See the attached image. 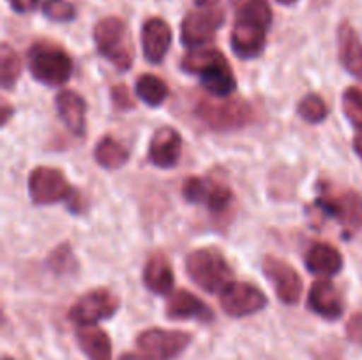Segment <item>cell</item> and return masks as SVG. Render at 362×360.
I'll return each mask as SVG.
<instances>
[{
    "instance_id": "cell-1",
    "label": "cell",
    "mask_w": 362,
    "mask_h": 360,
    "mask_svg": "<svg viewBox=\"0 0 362 360\" xmlns=\"http://www.w3.org/2000/svg\"><path fill=\"white\" fill-rule=\"evenodd\" d=\"M272 11L267 0H240L232 28V49L239 59L251 60L262 55L267 42Z\"/></svg>"
},
{
    "instance_id": "cell-2",
    "label": "cell",
    "mask_w": 362,
    "mask_h": 360,
    "mask_svg": "<svg viewBox=\"0 0 362 360\" xmlns=\"http://www.w3.org/2000/svg\"><path fill=\"white\" fill-rule=\"evenodd\" d=\"M186 73L200 76L202 85L212 97H230L237 81L228 60L216 48H198L187 53L180 62Z\"/></svg>"
},
{
    "instance_id": "cell-3",
    "label": "cell",
    "mask_w": 362,
    "mask_h": 360,
    "mask_svg": "<svg viewBox=\"0 0 362 360\" xmlns=\"http://www.w3.org/2000/svg\"><path fill=\"white\" fill-rule=\"evenodd\" d=\"M198 119L214 131H235L250 126L255 109L240 97H204L194 108Z\"/></svg>"
},
{
    "instance_id": "cell-4",
    "label": "cell",
    "mask_w": 362,
    "mask_h": 360,
    "mask_svg": "<svg viewBox=\"0 0 362 360\" xmlns=\"http://www.w3.org/2000/svg\"><path fill=\"white\" fill-rule=\"evenodd\" d=\"M186 272L191 281L209 293L221 292L232 282V267L218 247H200L187 254Z\"/></svg>"
},
{
    "instance_id": "cell-5",
    "label": "cell",
    "mask_w": 362,
    "mask_h": 360,
    "mask_svg": "<svg viewBox=\"0 0 362 360\" xmlns=\"http://www.w3.org/2000/svg\"><path fill=\"white\" fill-rule=\"evenodd\" d=\"M98 52L119 71L131 69L134 60V44L126 21L117 16H106L94 28Z\"/></svg>"
},
{
    "instance_id": "cell-6",
    "label": "cell",
    "mask_w": 362,
    "mask_h": 360,
    "mask_svg": "<svg viewBox=\"0 0 362 360\" xmlns=\"http://www.w3.org/2000/svg\"><path fill=\"white\" fill-rule=\"evenodd\" d=\"M28 69L32 76L48 87L64 85L73 74V60L66 49L53 42L41 41L30 46L27 53Z\"/></svg>"
},
{
    "instance_id": "cell-7",
    "label": "cell",
    "mask_w": 362,
    "mask_h": 360,
    "mask_svg": "<svg viewBox=\"0 0 362 360\" xmlns=\"http://www.w3.org/2000/svg\"><path fill=\"white\" fill-rule=\"evenodd\" d=\"M317 210L325 217L336 219L341 224L343 235L350 239L362 228V196L356 191L345 193H324L315 201Z\"/></svg>"
},
{
    "instance_id": "cell-8",
    "label": "cell",
    "mask_w": 362,
    "mask_h": 360,
    "mask_svg": "<svg viewBox=\"0 0 362 360\" xmlns=\"http://www.w3.org/2000/svg\"><path fill=\"white\" fill-rule=\"evenodd\" d=\"M28 193L35 205H52L57 201H69L76 198L73 187L60 169L49 166H37L28 176Z\"/></svg>"
},
{
    "instance_id": "cell-9",
    "label": "cell",
    "mask_w": 362,
    "mask_h": 360,
    "mask_svg": "<svg viewBox=\"0 0 362 360\" xmlns=\"http://www.w3.org/2000/svg\"><path fill=\"white\" fill-rule=\"evenodd\" d=\"M191 344V334L182 330L148 328L136 337V346L147 360H175Z\"/></svg>"
},
{
    "instance_id": "cell-10",
    "label": "cell",
    "mask_w": 362,
    "mask_h": 360,
    "mask_svg": "<svg viewBox=\"0 0 362 360\" xmlns=\"http://www.w3.org/2000/svg\"><path fill=\"white\" fill-rule=\"evenodd\" d=\"M225 23V7H198L187 13L180 25V41L187 48H200L211 41Z\"/></svg>"
},
{
    "instance_id": "cell-11",
    "label": "cell",
    "mask_w": 362,
    "mask_h": 360,
    "mask_svg": "<svg viewBox=\"0 0 362 360\" xmlns=\"http://www.w3.org/2000/svg\"><path fill=\"white\" fill-rule=\"evenodd\" d=\"M267 302L265 293L251 282L232 281L219 293V304L223 311L232 318H244L260 313L262 309H265Z\"/></svg>"
},
{
    "instance_id": "cell-12",
    "label": "cell",
    "mask_w": 362,
    "mask_h": 360,
    "mask_svg": "<svg viewBox=\"0 0 362 360\" xmlns=\"http://www.w3.org/2000/svg\"><path fill=\"white\" fill-rule=\"evenodd\" d=\"M120 300L113 292L106 288L92 289L73 304L69 309V320L78 327L95 325L101 320H108L119 311Z\"/></svg>"
},
{
    "instance_id": "cell-13",
    "label": "cell",
    "mask_w": 362,
    "mask_h": 360,
    "mask_svg": "<svg viewBox=\"0 0 362 360\" xmlns=\"http://www.w3.org/2000/svg\"><path fill=\"white\" fill-rule=\"evenodd\" d=\"M182 196L189 203L205 205L212 212L228 210L233 200L228 184L216 180L214 176H189L182 186Z\"/></svg>"
},
{
    "instance_id": "cell-14",
    "label": "cell",
    "mask_w": 362,
    "mask_h": 360,
    "mask_svg": "<svg viewBox=\"0 0 362 360\" xmlns=\"http://www.w3.org/2000/svg\"><path fill=\"white\" fill-rule=\"evenodd\" d=\"M262 270L271 281L276 295L283 304L293 306L299 302L303 293V279L288 261L278 256H265L262 261Z\"/></svg>"
},
{
    "instance_id": "cell-15",
    "label": "cell",
    "mask_w": 362,
    "mask_h": 360,
    "mask_svg": "<svg viewBox=\"0 0 362 360\" xmlns=\"http://www.w3.org/2000/svg\"><path fill=\"white\" fill-rule=\"evenodd\" d=\"M308 307L324 320L334 321L343 316L345 302H343L341 293L338 292L334 282L329 281V279H318L310 289Z\"/></svg>"
},
{
    "instance_id": "cell-16",
    "label": "cell",
    "mask_w": 362,
    "mask_h": 360,
    "mask_svg": "<svg viewBox=\"0 0 362 360\" xmlns=\"http://www.w3.org/2000/svg\"><path fill=\"white\" fill-rule=\"evenodd\" d=\"M182 154V138L173 127L163 126L152 136L148 145V161L158 168H173Z\"/></svg>"
},
{
    "instance_id": "cell-17",
    "label": "cell",
    "mask_w": 362,
    "mask_h": 360,
    "mask_svg": "<svg viewBox=\"0 0 362 360\" xmlns=\"http://www.w3.org/2000/svg\"><path fill=\"white\" fill-rule=\"evenodd\" d=\"M165 314L170 320H198L204 323L214 320L211 307L187 289H177L170 295Z\"/></svg>"
},
{
    "instance_id": "cell-18",
    "label": "cell",
    "mask_w": 362,
    "mask_h": 360,
    "mask_svg": "<svg viewBox=\"0 0 362 360\" xmlns=\"http://www.w3.org/2000/svg\"><path fill=\"white\" fill-rule=\"evenodd\" d=\"M141 46L145 59L151 64H159L172 46V28L163 18H151L141 28Z\"/></svg>"
},
{
    "instance_id": "cell-19",
    "label": "cell",
    "mask_w": 362,
    "mask_h": 360,
    "mask_svg": "<svg viewBox=\"0 0 362 360\" xmlns=\"http://www.w3.org/2000/svg\"><path fill=\"white\" fill-rule=\"evenodd\" d=\"M57 112L60 120L66 124L67 129L76 136L85 133V116H87V104L83 97L74 90H62L55 97Z\"/></svg>"
},
{
    "instance_id": "cell-20",
    "label": "cell",
    "mask_w": 362,
    "mask_h": 360,
    "mask_svg": "<svg viewBox=\"0 0 362 360\" xmlns=\"http://www.w3.org/2000/svg\"><path fill=\"white\" fill-rule=\"evenodd\" d=\"M306 267L313 274L331 277L341 272L343 256L334 246L327 242H315L306 253Z\"/></svg>"
},
{
    "instance_id": "cell-21",
    "label": "cell",
    "mask_w": 362,
    "mask_h": 360,
    "mask_svg": "<svg viewBox=\"0 0 362 360\" xmlns=\"http://www.w3.org/2000/svg\"><path fill=\"white\" fill-rule=\"evenodd\" d=\"M144 284L158 295H168L173 288V268L163 253L152 254L144 268Z\"/></svg>"
},
{
    "instance_id": "cell-22",
    "label": "cell",
    "mask_w": 362,
    "mask_h": 360,
    "mask_svg": "<svg viewBox=\"0 0 362 360\" xmlns=\"http://www.w3.org/2000/svg\"><path fill=\"white\" fill-rule=\"evenodd\" d=\"M338 52L343 66L356 76L362 78V42L350 23H341L338 28Z\"/></svg>"
},
{
    "instance_id": "cell-23",
    "label": "cell",
    "mask_w": 362,
    "mask_h": 360,
    "mask_svg": "<svg viewBox=\"0 0 362 360\" xmlns=\"http://www.w3.org/2000/svg\"><path fill=\"white\" fill-rule=\"evenodd\" d=\"M76 341L88 360H112V341L103 328L81 325L76 328Z\"/></svg>"
},
{
    "instance_id": "cell-24",
    "label": "cell",
    "mask_w": 362,
    "mask_h": 360,
    "mask_svg": "<svg viewBox=\"0 0 362 360\" xmlns=\"http://www.w3.org/2000/svg\"><path fill=\"white\" fill-rule=\"evenodd\" d=\"M94 157L98 161V164L103 166L105 169H119L126 164L127 159H129V154H127V150L119 141L106 136L95 145Z\"/></svg>"
},
{
    "instance_id": "cell-25",
    "label": "cell",
    "mask_w": 362,
    "mask_h": 360,
    "mask_svg": "<svg viewBox=\"0 0 362 360\" xmlns=\"http://www.w3.org/2000/svg\"><path fill=\"white\" fill-rule=\"evenodd\" d=\"M136 95L148 106H161L168 97V87L156 74H141L136 81Z\"/></svg>"
},
{
    "instance_id": "cell-26",
    "label": "cell",
    "mask_w": 362,
    "mask_h": 360,
    "mask_svg": "<svg viewBox=\"0 0 362 360\" xmlns=\"http://www.w3.org/2000/svg\"><path fill=\"white\" fill-rule=\"evenodd\" d=\"M20 74V56L16 55V52L7 42H2V46H0V81H2V88H6V90L13 88Z\"/></svg>"
},
{
    "instance_id": "cell-27",
    "label": "cell",
    "mask_w": 362,
    "mask_h": 360,
    "mask_svg": "<svg viewBox=\"0 0 362 360\" xmlns=\"http://www.w3.org/2000/svg\"><path fill=\"white\" fill-rule=\"evenodd\" d=\"M297 113H299L300 119L306 120V122L320 124L322 120H325V116L329 115V109L320 95L308 94L306 97L300 99V102L297 104Z\"/></svg>"
},
{
    "instance_id": "cell-28",
    "label": "cell",
    "mask_w": 362,
    "mask_h": 360,
    "mask_svg": "<svg viewBox=\"0 0 362 360\" xmlns=\"http://www.w3.org/2000/svg\"><path fill=\"white\" fill-rule=\"evenodd\" d=\"M343 112L345 116L362 131V88L350 87L343 94Z\"/></svg>"
},
{
    "instance_id": "cell-29",
    "label": "cell",
    "mask_w": 362,
    "mask_h": 360,
    "mask_svg": "<svg viewBox=\"0 0 362 360\" xmlns=\"http://www.w3.org/2000/svg\"><path fill=\"white\" fill-rule=\"evenodd\" d=\"M41 7L42 14L48 20L59 21V23H66V21L74 20V16H76L74 6L71 2H67V0H45Z\"/></svg>"
},
{
    "instance_id": "cell-30",
    "label": "cell",
    "mask_w": 362,
    "mask_h": 360,
    "mask_svg": "<svg viewBox=\"0 0 362 360\" xmlns=\"http://www.w3.org/2000/svg\"><path fill=\"white\" fill-rule=\"evenodd\" d=\"M48 265L53 272L57 274H69L71 270L76 268V260H74L73 249L67 244L57 247L48 258Z\"/></svg>"
},
{
    "instance_id": "cell-31",
    "label": "cell",
    "mask_w": 362,
    "mask_h": 360,
    "mask_svg": "<svg viewBox=\"0 0 362 360\" xmlns=\"http://www.w3.org/2000/svg\"><path fill=\"white\" fill-rule=\"evenodd\" d=\"M110 94H112L113 104H115L119 109H122V112H126L127 108L131 109L134 106L133 97H131L129 94V88H127L126 85H115V87H112Z\"/></svg>"
},
{
    "instance_id": "cell-32",
    "label": "cell",
    "mask_w": 362,
    "mask_h": 360,
    "mask_svg": "<svg viewBox=\"0 0 362 360\" xmlns=\"http://www.w3.org/2000/svg\"><path fill=\"white\" fill-rule=\"evenodd\" d=\"M346 335L352 342L362 346V313L354 314L346 323Z\"/></svg>"
},
{
    "instance_id": "cell-33",
    "label": "cell",
    "mask_w": 362,
    "mask_h": 360,
    "mask_svg": "<svg viewBox=\"0 0 362 360\" xmlns=\"http://www.w3.org/2000/svg\"><path fill=\"white\" fill-rule=\"evenodd\" d=\"M16 13H32L41 4V0H7Z\"/></svg>"
},
{
    "instance_id": "cell-34",
    "label": "cell",
    "mask_w": 362,
    "mask_h": 360,
    "mask_svg": "<svg viewBox=\"0 0 362 360\" xmlns=\"http://www.w3.org/2000/svg\"><path fill=\"white\" fill-rule=\"evenodd\" d=\"M13 113H14L13 106L7 104V101H2V109H0V124H2V126H6L7 120H9V116L13 115Z\"/></svg>"
},
{
    "instance_id": "cell-35",
    "label": "cell",
    "mask_w": 362,
    "mask_h": 360,
    "mask_svg": "<svg viewBox=\"0 0 362 360\" xmlns=\"http://www.w3.org/2000/svg\"><path fill=\"white\" fill-rule=\"evenodd\" d=\"M197 7H216L223 6V0H194Z\"/></svg>"
},
{
    "instance_id": "cell-36",
    "label": "cell",
    "mask_w": 362,
    "mask_h": 360,
    "mask_svg": "<svg viewBox=\"0 0 362 360\" xmlns=\"http://www.w3.org/2000/svg\"><path fill=\"white\" fill-rule=\"evenodd\" d=\"M354 148H356L357 155H359L362 161V131L361 133H357L356 138H354Z\"/></svg>"
},
{
    "instance_id": "cell-37",
    "label": "cell",
    "mask_w": 362,
    "mask_h": 360,
    "mask_svg": "<svg viewBox=\"0 0 362 360\" xmlns=\"http://www.w3.org/2000/svg\"><path fill=\"white\" fill-rule=\"evenodd\" d=\"M120 360H145V359H141V356L134 355V353H124V355L120 356Z\"/></svg>"
},
{
    "instance_id": "cell-38",
    "label": "cell",
    "mask_w": 362,
    "mask_h": 360,
    "mask_svg": "<svg viewBox=\"0 0 362 360\" xmlns=\"http://www.w3.org/2000/svg\"><path fill=\"white\" fill-rule=\"evenodd\" d=\"M279 4H283V6H292V4H296L297 0H278Z\"/></svg>"
},
{
    "instance_id": "cell-39",
    "label": "cell",
    "mask_w": 362,
    "mask_h": 360,
    "mask_svg": "<svg viewBox=\"0 0 362 360\" xmlns=\"http://www.w3.org/2000/svg\"><path fill=\"white\" fill-rule=\"evenodd\" d=\"M4 360H11V359H4Z\"/></svg>"
}]
</instances>
